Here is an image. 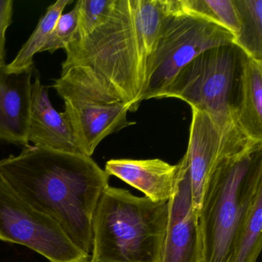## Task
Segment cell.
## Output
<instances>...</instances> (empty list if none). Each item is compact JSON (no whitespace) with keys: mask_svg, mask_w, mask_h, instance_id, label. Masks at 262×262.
Segmentation results:
<instances>
[{"mask_svg":"<svg viewBox=\"0 0 262 262\" xmlns=\"http://www.w3.org/2000/svg\"><path fill=\"white\" fill-rule=\"evenodd\" d=\"M166 8L167 0H115L103 24L66 47L58 81L90 99L121 101L136 111Z\"/></svg>","mask_w":262,"mask_h":262,"instance_id":"cell-1","label":"cell"},{"mask_svg":"<svg viewBox=\"0 0 262 262\" xmlns=\"http://www.w3.org/2000/svg\"><path fill=\"white\" fill-rule=\"evenodd\" d=\"M110 176L91 157L24 147L0 160V178L29 205L57 222L81 251L93 249V217Z\"/></svg>","mask_w":262,"mask_h":262,"instance_id":"cell-2","label":"cell"},{"mask_svg":"<svg viewBox=\"0 0 262 262\" xmlns=\"http://www.w3.org/2000/svg\"><path fill=\"white\" fill-rule=\"evenodd\" d=\"M262 188V141L226 132L196 214L197 262H228Z\"/></svg>","mask_w":262,"mask_h":262,"instance_id":"cell-3","label":"cell"},{"mask_svg":"<svg viewBox=\"0 0 262 262\" xmlns=\"http://www.w3.org/2000/svg\"><path fill=\"white\" fill-rule=\"evenodd\" d=\"M168 214V202L108 185L93 214L90 262H161Z\"/></svg>","mask_w":262,"mask_h":262,"instance_id":"cell-4","label":"cell"},{"mask_svg":"<svg viewBox=\"0 0 262 262\" xmlns=\"http://www.w3.org/2000/svg\"><path fill=\"white\" fill-rule=\"evenodd\" d=\"M226 29L182 8L179 0H167V8L154 52L146 66V81L138 104L159 99L181 70L202 52L234 44Z\"/></svg>","mask_w":262,"mask_h":262,"instance_id":"cell-5","label":"cell"},{"mask_svg":"<svg viewBox=\"0 0 262 262\" xmlns=\"http://www.w3.org/2000/svg\"><path fill=\"white\" fill-rule=\"evenodd\" d=\"M240 49L234 44L208 49L183 67L161 98L182 99L203 112L223 130L236 125L233 119Z\"/></svg>","mask_w":262,"mask_h":262,"instance_id":"cell-6","label":"cell"},{"mask_svg":"<svg viewBox=\"0 0 262 262\" xmlns=\"http://www.w3.org/2000/svg\"><path fill=\"white\" fill-rule=\"evenodd\" d=\"M0 240L24 245L50 262H90L53 219L32 208L0 178Z\"/></svg>","mask_w":262,"mask_h":262,"instance_id":"cell-7","label":"cell"},{"mask_svg":"<svg viewBox=\"0 0 262 262\" xmlns=\"http://www.w3.org/2000/svg\"><path fill=\"white\" fill-rule=\"evenodd\" d=\"M53 88L65 103L64 116L82 154L91 157L107 136L128 126L130 105L121 101L104 102L82 96L56 79Z\"/></svg>","mask_w":262,"mask_h":262,"instance_id":"cell-8","label":"cell"},{"mask_svg":"<svg viewBox=\"0 0 262 262\" xmlns=\"http://www.w3.org/2000/svg\"><path fill=\"white\" fill-rule=\"evenodd\" d=\"M176 192L168 200V223L161 262H197V219L189 174L177 164Z\"/></svg>","mask_w":262,"mask_h":262,"instance_id":"cell-9","label":"cell"},{"mask_svg":"<svg viewBox=\"0 0 262 262\" xmlns=\"http://www.w3.org/2000/svg\"><path fill=\"white\" fill-rule=\"evenodd\" d=\"M191 113L188 148L181 161L189 174L197 214L207 182L220 155L225 133L230 128L222 129L206 113L196 108H191Z\"/></svg>","mask_w":262,"mask_h":262,"instance_id":"cell-10","label":"cell"},{"mask_svg":"<svg viewBox=\"0 0 262 262\" xmlns=\"http://www.w3.org/2000/svg\"><path fill=\"white\" fill-rule=\"evenodd\" d=\"M34 67L17 73L0 67V142L27 147Z\"/></svg>","mask_w":262,"mask_h":262,"instance_id":"cell-11","label":"cell"},{"mask_svg":"<svg viewBox=\"0 0 262 262\" xmlns=\"http://www.w3.org/2000/svg\"><path fill=\"white\" fill-rule=\"evenodd\" d=\"M28 141L34 146L81 153L68 120L53 107L38 75L32 82Z\"/></svg>","mask_w":262,"mask_h":262,"instance_id":"cell-12","label":"cell"},{"mask_svg":"<svg viewBox=\"0 0 262 262\" xmlns=\"http://www.w3.org/2000/svg\"><path fill=\"white\" fill-rule=\"evenodd\" d=\"M105 171L142 191L153 202H168L176 192L178 165L161 159H112L105 164Z\"/></svg>","mask_w":262,"mask_h":262,"instance_id":"cell-13","label":"cell"},{"mask_svg":"<svg viewBox=\"0 0 262 262\" xmlns=\"http://www.w3.org/2000/svg\"><path fill=\"white\" fill-rule=\"evenodd\" d=\"M240 63L233 119L245 136L262 141V62L241 50Z\"/></svg>","mask_w":262,"mask_h":262,"instance_id":"cell-14","label":"cell"},{"mask_svg":"<svg viewBox=\"0 0 262 262\" xmlns=\"http://www.w3.org/2000/svg\"><path fill=\"white\" fill-rule=\"evenodd\" d=\"M73 3V0H58L48 7L30 39L23 46L16 58L10 64H7V72L21 73L33 67L35 55L41 53L64 9Z\"/></svg>","mask_w":262,"mask_h":262,"instance_id":"cell-15","label":"cell"},{"mask_svg":"<svg viewBox=\"0 0 262 262\" xmlns=\"http://www.w3.org/2000/svg\"><path fill=\"white\" fill-rule=\"evenodd\" d=\"M240 29L234 44L245 54L262 62V0H234Z\"/></svg>","mask_w":262,"mask_h":262,"instance_id":"cell-16","label":"cell"},{"mask_svg":"<svg viewBox=\"0 0 262 262\" xmlns=\"http://www.w3.org/2000/svg\"><path fill=\"white\" fill-rule=\"evenodd\" d=\"M261 246L262 188L257 191L228 262H256Z\"/></svg>","mask_w":262,"mask_h":262,"instance_id":"cell-17","label":"cell"},{"mask_svg":"<svg viewBox=\"0 0 262 262\" xmlns=\"http://www.w3.org/2000/svg\"><path fill=\"white\" fill-rule=\"evenodd\" d=\"M188 13L205 18L221 26L234 36L240 29L234 0H179Z\"/></svg>","mask_w":262,"mask_h":262,"instance_id":"cell-18","label":"cell"},{"mask_svg":"<svg viewBox=\"0 0 262 262\" xmlns=\"http://www.w3.org/2000/svg\"><path fill=\"white\" fill-rule=\"evenodd\" d=\"M115 0H79L77 41L91 34L106 20L114 5Z\"/></svg>","mask_w":262,"mask_h":262,"instance_id":"cell-19","label":"cell"},{"mask_svg":"<svg viewBox=\"0 0 262 262\" xmlns=\"http://www.w3.org/2000/svg\"><path fill=\"white\" fill-rule=\"evenodd\" d=\"M77 34L78 8L75 5L71 11L61 15L41 53H53L61 49L65 50L67 46L77 40Z\"/></svg>","mask_w":262,"mask_h":262,"instance_id":"cell-20","label":"cell"},{"mask_svg":"<svg viewBox=\"0 0 262 262\" xmlns=\"http://www.w3.org/2000/svg\"><path fill=\"white\" fill-rule=\"evenodd\" d=\"M13 0H0V67H7L6 63V33L13 23Z\"/></svg>","mask_w":262,"mask_h":262,"instance_id":"cell-21","label":"cell"}]
</instances>
